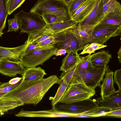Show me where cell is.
<instances>
[{
    "mask_svg": "<svg viewBox=\"0 0 121 121\" xmlns=\"http://www.w3.org/2000/svg\"><path fill=\"white\" fill-rule=\"evenodd\" d=\"M59 79L55 75L32 81H25L22 79L19 84L6 93L3 97L15 99L24 104L35 105Z\"/></svg>",
    "mask_w": 121,
    "mask_h": 121,
    "instance_id": "1",
    "label": "cell"
},
{
    "mask_svg": "<svg viewBox=\"0 0 121 121\" xmlns=\"http://www.w3.org/2000/svg\"><path fill=\"white\" fill-rule=\"evenodd\" d=\"M95 93V89L87 86L82 81L71 82L59 103L70 104L90 98Z\"/></svg>",
    "mask_w": 121,
    "mask_h": 121,
    "instance_id": "2",
    "label": "cell"
},
{
    "mask_svg": "<svg viewBox=\"0 0 121 121\" xmlns=\"http://www.w3.org/2000/svg\"><path fill=\"white\" fill-rule=\"evenodd\" d=\"M40 16L43 13L54 14L68 20L71 19L67 5L63 0H38L30 9Z\"/></svg>",
    "mask_w": 121,
    "mask_h": 121,
    "instance_id": "3",
    "label": "cell"
},
{
    "mask_svg": "<svg viewBox=\"0 0 121 121\" xmlns=\"http://www.w3.org/2000/svg\"><path fill=\"white\" fill-rule=\"evenodd\" d=\"M21 23L20 33H26L28 35L42 30L46 24L41 16L34 12H26L23 10L14 15Z\"/></svg>",
    "mask_w": 121,
    "mask_h": 121,
    "instance_id": "4",
    "label": "cell"
},
{
    "mask_svg": "<svg viewBox=\"0 0 121 121\" xmlns=\"http://www.w3.org/2000/svg\"><path fill=\"white\" fill-rule=\"evenodd\" d=\"M57 49H34L26 54L22 55L20 61L26 68H35L43 63L54 55Z\"/></svg>",
    "mask_w": 121,
    "mask_h": 121,
    "instance_id": "5",
    "label": "cell"
},
{
    "mask_svg": "<svg viewBox=\"0 0 121 121\" xmlns=\"http://www.w3.org/2000/svg\"><path fill=\"white\" fill-rule=\"evenodd\" d=\"M56 43L54 47L58 50L64 49L66 53L71 51L78 52L81 50L80 43L72 29L54 34Z\"/></svg>",
    "mask_w": 121,
    "mask_h": 121,
    "instance_id": "6",
    "label": "cell"
},
{
    "mask_svg": "<svg viewBox=\"0 0 121 121\" xmlns=\"http://www.w3.org/2000/svg\"><path fill=\"white\" fill-rule=\"evenodd\" d=\"M121 32V26L99 23L92 32V42L104 45L110 38L120 35Z\"/></svg>",
    "mask_w": 121,
    "mask_h": 121,
    "instance_id": "7",
    "label": "cell"
},
{
    "mask_svg": "<svg viewBox=\"0 0 121 121\" xmlns=\"http://www.w3.org/2000/svg\"><path fill=\"white\" fill-rule=\"evenodd\" d=\"M56 104L54 107L77 115L87 114L99 106L95 99L90 98L70 104Z\"/></svg>",
    "mask_w": 121,
    "mask_h": 121,
    "instance_id": "8",
    "label": "cell"
},
{
    "mask_svg": "<svg viewBox=\"0 0 121 121\" xmlns=\"http://www.w3.org/2000/svg\"><path fill=\"white\" fill-rule=\"evenodd\" d=\"M108 67V65L93 66L76 80L82 81L87 86L95 90L97 87L100 86V82Z\"/></svg>",
    "mask_w": 121,
    "mask_h": 121,
    "instance_id": "9",
    "label": "cell"
},
{
    "mask_svg": "<svg viewBox=\"0 0 121 121\" xmlns=\"http://www.w3.org/2000/svg\"><path fill=\"white\" fill-rule=\"evenodd\" d=\"M17 117H76L77 115L67 112L52 108L51 110H46L28 111L23 109L17 114Z\"/></svg>",
    "mask_w": 121,
    "mask_h": 121,
    "instance_id": "10",
    "label": "cell"
},
{
    "mask_svg": "<svg viewBox=\"0 0 121 121\" xmlns=\"http://www.w3.org/2000/svg\"><path fill=\"white\" fill-rule=\"evenodd\" d=\"M103 0H96L92 10L87 17L77 26H81L92 33L95 27L102 20L101 9Z\"/></svg>",
    "mask_w": 121,
    "mask_h": 121,
    "instance_id": "11",
    "label": "cell"
},
{
    "mask_svg": "<svg viewBox=\"0 0 121 121\" xmlns=\"http://www.w3.org/2000/svg\"><path fill=\"white\" fill-rule=\"evenodd\" d=\"M26 69L20 61H14L4 58L0 59V73L3 75L15 77L21 75Z\"/></svg>",
    "mask_w": 121,
    "mask_h": 121,
    "instance_id": "12",
    "label": "cell"
},
{
    "mask_svg": "<svg viewBox=\"0 0 121 121\" xmlns=\"http://www.w3.org/2000/svg\"><path fill=\"white\" fill-rule=\"evenodd\" d=\"M95 101L100 106L112 109L121 108V90L115 91L104 99L99 98Z\"/></svg>",
    "mask_w": 121,
    "mask_h": 121,
    "instance_id": "13",
    "label": "cell"
},
{
    "mask_svg": "<svg viewBox=\"0 0 121 121\" xmlns=\"http://www.w3.org/2000/svg\"><path fill=\"white\" fill-rule=\"evenodd\" d=\"M113 72L108 68L105 74V77L102 81L100 87V94L102 99L108 97L115 91L114 85Z\"/></svg>",
    "mask_w": 121,
    "mask_h": 121,
    "instance_id": "14",
    "label": "cell"
},
{
    "mask_svg": "<svg viewBox=\"0 0 121 121\" xmlns=\"http://www.w3.org/2000/svg\"><path fill=\"white\" fill-rule=\"evenodd\" d=\"M26 44V40L23 45L16 47L8 48L0 46V58H6L13 61H20Z\"/></svg>",
    "mask_w": 121,
    "mask_h": 121,
    "instance_id": "15",
    "label": "cell"
},
{
    "mask_svg": "<svg viewBox=\"0 0 121 121\" xmlns=\"http://www.w3.org/2000/svg\"><path fill=\"white\" fill-rule=\"evenodd\" d=\"M78 23L71 19L58 22L47 24L42 30L45 32L54 34L65 30L73 28Z\"/></svg>",
    "mask_w": 121,
    "mask_h": 121,
    "instance_id": "16",
    "label": "cell"
},
{
    "mask_svg": "<svg viewBox=\"0 0 121 121\" xmlns=\"http://www.w3.org/2000/svg\"><path fill=\"white\" fill-rule=\"evenodd\" d=\"M96 0H87L74 12L71 19L78 23L83 21L93 9Z\"/></svg>",
    "mask_w": 121,
    "mask_h": 121,
    "instance_id": "17",
    "label": "cell"
},
{
    "mask_svg": "<svg viewBox=\"0 0 121 121\" xmlns=\"http://www.w3.org/2000/svg\"><path fill=\"white\" fill-rule=\"evenodd\" d=\"M91 55L89 54L84 57L80 56L79 60L74 71L73 78L70 83L78 79L81 75L85 73L93 66L91 61Z\"/></svg>",
    "mask_w": 121,
    "mask_h": 121,
    "instance_id": "18",
    "label": "cell"
},
{
    "mask_svg": "<svg viewBox=\"0 0 121 121\" xmlns=\"http://www.w3.org/2000/svg\"><path fill=\"white\" fill-rule=\"evenodd\" d=\"M45 71L40 67L26 68L21 75L24 81L30 82L36 81L43 78L46 74Z\"/></svg>",
    "mask_w": 121,
    "mask_h": 121,
    "instance_id": "19",
    "label": "cell"
},
{
    "mask_svg": "<svg viewBox=\"0 0 121 121\" xmlns=\"http://www.w3.org/2000/svg\"><path fill=\"white\" fill-rule=\"evenodd\" d=\"M72 29L80 43L81 50L85 46L92 42L91 34L86 30L78 26Z\"/></svg>",
    "mask_w": 121,
    "mask_h": 121,
    "instance_id": "20",
    "label": "cell"
},
{
    "mask_svg": "<svg viewBox=\"0 0 121 121\" xmlns=\"http://www.w3.org/2000/svg\"><path fill=\"white\" fill-rule=\"evenodd\" d=\"M112 58L108 51H101L91 55V61L93 66L107 65Z\"/></svg>",
    "mask_w": 121,
    "mask_h": 121,
    "instance_id": "21",
    "label": "cell"
},
{
    "mask_svg": "<svg viewBox=\"0 0 121 121\" xmlns=\"http://www.w3.org/2000/svg\"><path fill=\"white\" fill-rule=\"evenodd\" d=\"M24 104L23 103L16 99L3 97L0 98V116L10 110Z\"/></svg>",
    "mask_w": 121,
    "mask_h": 121,
    "instance_id": "22",
    "label": "cell"
},
{
    "mask_svg": "<svg viewBox=\"0 0 121 121\" xmlns=\"http://www.w3.org/2000/svg\"><path fill=\"white\" fill-rule=\"evenodd\" d=\"M80 56L77 51H71L67 53L62 61L60 70L65 71L70 68L79 60Z\"/></svg>",
    "mask_w": 121,
    "mask_h": 121,
    "instance_id": "23",
    "label": "cell"
},
{
    "mask_svg": "<svg viewBox=\"0 0 121 121\" xmlns=\"http://www.w3.org/2000/svg\"><path fill=\"white\" fill-rule=\"evenodd\" d=\"M112 12L121 13V5L116 0H109L103 5L101 11L102 19L108 14Z\"/></svg>",
    "mask_w": 121,
    "mask_h": 121,
    "instance_id": "24",
    "label": "cell"
},
{
    "mask_svg": "<svg viewBox=\"0 0 121 121\" xmlns=\"http://www.w3.org/2000/svg\"><path fill=\"white\" fill-rule=\"evenodd\" d=\"M99 23L121 26V13H109L104 17Z\"/></svg>",
    "mask_w": 121,
    "mask_h": 121,
    "instance_id": "25",
    "label": "cell"
},
{
    "mask_svg": "<svg viewBox=\"0 0 121 121\" xmlns=\"http://www.w3.org/2000/svg\"><path fill=\"white\" fill-rule=\"evenodd\" d=\"M56 83L59 84L60 85L55 95L51 101V104L52 108L55 107L59 102L65 93L68 86V85L60 79H59Z\"/></svg>",
    "mask_w": 121,
    "mask_h": 121,
    "instance_id": "26",
    "label": "cell"
},
{
    "mask_svg": "<svg viewBox=\"0 0 121 121\" xmlns=\"http://www.w3.org/2000/svg\"><path fill=\"white\" fill-rule=\"evenodd\" d=\"M7 0H0V32H3L5 28L8 15Z\"/></svg>",
    "mask_w": 121,
    "mask_h": 121,
    "instance_id": "27",
    "label": "cell"
},
{
    "mask_svg": "<svg viewBox=\"0 0 121 121\" xmlns=\"http://www.w3.org/2000/svg\"><path fill=\"white\" fill-rule=\"evenodd\" d=\"M56 42L53 35L38 43L35 49L48 50L52 49L55 48L54 46Z\"/></svg>",
    "mask_w": 121,
    "mask_h": 121,
    "instance_id": "28",
    "label": "cell"
},
{
    "mask_svg": "<svg viewBox=\"0 0 121 121\" xmlns=\"http://www.w3.org/2000/svg\"><path fill=\"white\" fill-rule=\"evenodd\" d=\"M78 61L70 69L65 71H63L59 77L60 79L62 80L68 86L73 79L74 71Z\"/></svg>",
    "mask_w": 121,
    "mask_h": 121,
    "instance_id": "29",
    "label": "cell"
},
{
    "mask_svg": "<svg viewBox=\"0 0 121 121\" xmlns=\"http://www.w3.org/2000/svg\"><path fill=\"white\" fill-rule=\"evenodd\" d=\"M107 46L95 42H92L90 44L84 46L82 51L79 55H82L86 53L91 55L95 51L107 47Z\"/></svg>",
    "mask_w": 121,
    "mask_h": 121,
    "instance_id": "30",
    "label": "cell"
},
{
    "mask_svg": "<svg viewBox=\"0 0 121 121\" xmlns=\"http://www.w3.org/2000/svg\"><path fill=\"white\" fill-rule=\"evenodd\" d=\"M47 24H49L68 20L57 15L50 13H43L41 16Z\"/></svg>",
    "mask_w": 121,
    "mask_h": 121,
    "instance_id": "31",
    "label": "cell"
},
{
    "mask_svg": "<svg viewBox=\"0 0 121 121\" xmlns=\"http://www.w3.org/2000/svg\"><path fill=\"white\" fill-rule=\"evenodd\" d=\"M112 109L104 107L99 106L90 112L86 114L89 117L105 116L107 113L111 111Z\"/></svg>",
    "mask_w": 121,
    "mask_h": 121,
    "instance_id": "32",
    "label": "cell"
},
{
    "mask_svg": "<svg viewBox=\"0 0 121 121\" xmlns=\"http://www.w3.org/2000/svg\"><path fill=\"white\" fill-rule=\"evenodd\" d=\"M86 0H74L67 5L69 14L70 18L75 11Z\"/></svg>",
    "mask_w": 121,
    "mask_h": 121,
    "instance_id": "33",
    "label": "cell"
},
{
    "mask_svg": "<svg viewBox=\"0 0 121 121\" xmlns=\"http://www.w3.org/2000/svg\"><path fill=\"white\" fill-rule=\"evenodd\" d=\"M8 22V28L7 32L12 31L16 32L20 29L21 23L20 20L17 17H14L13 18L9 19Z\"/></svg>",
    "mask_w": 121,
    "mask_h": 121,
    "instance_id": "34",
    "label": "cell"
},
{
    "mask_svg": "<svg viewBox=\"0 0 121 121\" xmlns=\"http://www.w3.org/2000/svg\"><path fill=\"white\" fill-rule=\"evenodd\" d=\"M25 0H7L8 15H10L19 8Z\"/></svg>",
    "mask_w": 121,
    "mask_h": 121,
    "instance_id": "35",
    "label": "cell"
},
{
    "mask_svg": "<svg viewBox=\"0 0 121 121\" xmlns=\"http://www.w3.org/2000/svg\"><path fill=\"white\" fill-rule=\"evenodd\" d=\"M21 81V80L17 83L13 85L10 84L8 82L1 83L0 84V93H6L9 91L19 84Z\"/></svg>",
    "mask_w": 121,
    "mask_h": 121,
    "instance_id": "36",
    "label": "cell"
},
{
    "mask_svg": "<svg viewBox=\"0 0 121 121\" xmlns=\"http://www.w3.org/2000/svg\"><path fill=\"white\" fill-rule=\"evenodd\" d=\"M113 82L117 85L119 90H121V69L116 70L113 72Z\"/></svg>",
    "mask_w": 121,
    "mask_h": 121,
    "instance_id": "37",
    "label": "cell"
},
{
    "mask_svg": "<svg viewBox=\"0 0 121 121\" xmlns=\"http://www.w3.org/2000/svg\"><path fill=\"white\" fill-rule=\"evenodd\" d=\"M105 116H112L119 118L121 117V108L113 109L107 113Z\"/></svg>",
    "mask_w": 121,
    "mask_h": 121,
    "instance_id": "38",
    "label": "cell"
},
{
    "mask_svg": "<svg viewBox=\"0 0 121 121\" xmlns=\"http://www.w3.org/2000/svg\"><path fill=\"white\" fill-rule=\"evenodd\" d=\"M53 35V34L52 33L47 32L43 34L40 37L36 39L30 43H39L43 41Z\"/></svg>",
    "mask_w": 121,
    "mask_h": 121,
    "instance_id": "39",
    "label": "cell"
},
{
    "mask_svg": "<svg viewBox=\"0 0 121 121\" xmlns=\"http://www.w3.org/2000/svg\"><path fill=\"white\" fill-rule=\"evenodd\" d=\"M38 43H30L26 45L22 55H24L30 51L35 49L36 45Z\"/></svg>",
    "mask_w": 121,
    "mask_h": 121,
    "instance_id": "40",
    "label": "cell"
},
{
    "mask_svg": "<svg viewBox=\"0 0 121 121\" xmlns=\"http://www.w3.org/2000/svg\"><path fill=\"white\" fill-rule=\"evenodd\" d=\"M22 79V78L16 77L11 79L8 82L10 84H14L18 82Z\"/></svg>",
    "mask_w": 121,
    "mask_h": 121,
    "instance_id": "41",
    "label": "cell"
},
{
    "mask_svg": "<svg viewBox=\"0 0 121 121\" xmlns=\"http://www.w3.org/2000/svg\"><path fill=\"white\" fill-rule=\"evenodd\" d=\"M66 53L65 50L64 49L57 50L55 52L54 55L56 56L61 55L62 54Z\"/></svg>",
    "mask_w": 121,
    "mask_h": 121,
    "instance_id": "42",
    "label": "cell"
},
{
    "mask_svg": "<svg viewBox=\"0 0 121 121\" xmlns=\"http://www.w3.org/2000/svg\"><path fill=\"white\" fill-rule=\"evenodd\" d=\"M121 47H120L118 51L117 52L118 56L117 58H118V60L119 62L121 63Z\"/></svg>",
    "mask_w": 121,
    "mask_h": 121,
    "instance_id": "43",
    "label": "cell"
},
{
    "mask_svg": "<svg viewBox=\"0 0 121 121\" xmlns=\"http://www.w3.org/2000/svg\"><path fill=\"white\" fill-rule=\"evenodd\" d=\"M73 0H63V1L67 5Z\"/></svg>",
    "mask_w": 121,
    "mask_h": 121,
    "instance_id": "44",
    "label": "cell"
},
{
    "mask_svg": "<svg viewBox=\"0 0 121 121\" xmlns=\"http://www.w3.org/2000/svg\"><path fill=\"white\" fill-rule=\"evenodd\" d=\"M6 93H0V98L3 97L5 94Z\"/></svg>",
    "mask_w": 121,
    "mask_h": 121,
    "instance_id": "45",
    "label": "cell"
},
{
    "mask_svg": "<svg viewBox=\"0 0 121 121\" xmlns=\"http://www.w3.org/2000/svg\"><path fill=\"white\" fill-rule=\"evenodd\" d=\"M109 0H103V5L107 2Z\"/></svg>",
    "mask_w": 121,
    "mask_h": 121,
    "instance_id": "46",
    "label": "cell"
},
{
    "mask_svg": "<svg viewBox=\"0 0 121 121\" xmlns=\"http://www.w3.org/2000/svg\"></svg>",
    "mask_w": 121,
    "mask_h": 121,
    "instance_id": "47",
    "label": "cell"
},
{
    "mask_svg": "<svg viewBox=\"0 0 121 121\" xmlns=\"http://www.w3.org/2000/svg\"></svg>",
    "mask_w": 121,
    "mask_h": 121,
    "instance_id": "48",
    "label": "cell"
}]
</instances>
